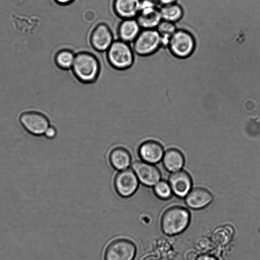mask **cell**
<instances>
[{
  "label": "cell",
  "mask_w": 260,
  "mask_h": 260,
  "mask_svg": "<svg viewBox=\"0 0 260 260\" xmlns=\"http://www.w3.org/2000/svg\"><path fill=\"white\" fill-rule=\"evenodd\" d=\"M71 70L79 81L84 83H91L95 82L99 77L100 64L93 54L81 51L75 54Z\"/></svg>",
  "instance_id": "1"
},
{
  "label": "cell",
  "mask_w": 260,
  "mask_h": 260,
  "mask_svg": "<svg viewBox=\"0 0 260 260\" xmlns=\"http://www.w3.org/2000/svg\"><path fill=\"white\" fill-rule=\"evenodd\" d=\"M190 214L185 208L174 206L164 213L161 219V228L167 235L173 236L181 233L188 227Z\"/></svg>",
  "instance_id": "2"
},
{
  "label": "cell",
  "mask_w": 260,
  "mask_h": 260,
  "mask_svg": "<svg viewBox=\"0 0 260 260\" xmlns=\"http://www.w3.org/2000/svg\"><path fill=\"white\" fill-rule=\"evenodd\" d=\"M109 64L118 70L131 68L134 62V52L129 43L119 39L114 41L106 51Z\"/></svg>",
  "instance_id": "3"
},
{
  "label": "cell",
  "mask_w": 260,
  "mask_h": 260,
  "mask_svg": "<svg viewBox=\"0 0 260 260\" xmlns=\"http://www.w3.org/2000/svg\"><path fill=\"white\" fill-rule=\"evenodd\" d=\"M167 47L173 56L178 58L184 59L194 52L196 41L194 36L189 31L177 29L170 39Z\"/></svg>",
  "instance_id": "4"
},
{
  "label": "cell",
  "mask_w": 260,
  "mask_h": 260,
  "mask_svg": "<svg viewBox=\"0 0 260 260\" xmlns=\"http://www.w3.org/2000/svg\"><path fill=\"white\" fill-rule=\"evenodd\" d=\"M132 43L134 52L142 56L152 55L162 47L161 38L156 28L142 29Z\"/></svg>",
  "instance_id": "5"
},
{
  "label": "cell",
  "mask_w": 260,
  "mask_h": 260,
  "mask_svg": "<svg viewBox=\"0 0 260 260\" xmlns=\"http://www.w3.org/2000/svg\"><path fill=\"white\" fill-rule=\"evenodd\" d=\"M19 119L24 128L35 136L44 135L50 126L48 117L44 113L38 111H24L20 114Z\"/></svg>",
  "instance_id": "6"
},
{
  "label": "cell",
  "mask_w": 260,
  "mask_h": 260,
  "mask_svg": "<svg viewBox=\"0 0 260 260\" xmlns=\"http://www.w3.org/2000/svg\"><path fill=\"white\" fill-rule=\"evenodd\" d=\"M136 19L142 29L156 28L162 20L159 8L153 0H141L140 11Z\"/></svg>",
  "instance_id": "7"
},
{
  "label": "cell",
  "mask_w": 260,
  "mask_h": 260,
  "mask_svg": "<svg viewBox=\"0 0 260 260\" xmlns=\"http://www.w3.org/2000/svg\"><path fill=\"white\" fill-rule=\"evenodd\" d=\"M136 253L135 245L131 241L119 239L113 241L105 252V260H133Z\"/></svg>",
  "instance_id": "8"
},
{
  "label": "cell",
  "mask_w": 260,
  "mask_h": 260,
  "mask_svg": "<svg viewBox=\"0 0 260 260\" xmlns=\"http://www.w3.org/2000/svg\"><path fill=\"white\" fill-rule=\"evenodd\" d=\"M139 181L132 169L120 171L115 176L114 181L115 189L123 198H128L137 191Z\"/></svg>",
  "instance_id": "9"
},
{
  "label": "cell",
  "mask_w": 260,
  "mask_h": 260,
  "mask_svg": "<svg viewBox=\"0 0 260 260\" xmlns=\"http://www.w3.org/2000/svg\"><path fill=\"white\" fill-rule=\"evenodd\" d=\"M132 170L139 182L146 186H154L160 180V173L153 164L144 161H136L132 164Z\"/></svg>",
  "instance_id": "10"
},
{
  "label": "cell",
  "mask_w": 260,
  "mask_h": 260,
  "mask_svg": "<svg viewBox=\"0 0 260 260\" xmlns=\"http://www.w3.org/2000/svg\"><path fill=\"white\" fill-rule=\"evenodd\" d=\"M114 41L112 32L105 23L97 24L90 34V44L98 52H106Z\"/></svg>",
  "instance_id": "11"
},
{
  "label": "cell",
  "mask_w": 260,
  "mask_h": 260,
  "mask_svg": "<svg viewBox=\"0 0 260 260\" xmlns=\"http://www.w3.org/2000/svg\"><path fill=\"white\" fill-rule=\"evenodd\" d=\"M169 183L172 192L179 198H184L190 191L192 181L189 175L184 171H178L171 174Z\"/></svg>",
  "instance_id": "12"
},
{
  "label": "cell",
  "mask_w": 260,
  "mask_h": 260,
  "mask_svg": "<svg viewBox=\"0 0 260 260\" xmlns=\"http://www.w3.org/2000/svg\"><path fill=\"white\" fill-rule=\"evenodd\" d=\"M138 153L143 161L151 164L158 162L164 154L161 145L153 140L143 142L139 147Z\"/></svg>",
  "instance_id": "13"
},
{
  "label": "cell",
  "mask_w": 260,
  "mask_h": 260,
  "mask_svg": "<svg viewBox=\"0 0 260 260\" xmlns=\"http://www.w3.org/2000/svg\"><path fill=\"white\" fill-rule=\"evenodd\" d=\"M141 0H114L113 10L122 19L136 18L140 9Z\"/></svg>",
  "instance_id": "14"
},
{
  "label": "cell",
  "mask_w": 260,
  "mask_h": 260,
  "mask_svg": "<svg viewBox=\"0 0 260 260\" xmlns=\"http://www.w3.org/2000/svg\"><path fill=\"white\" fill-rule=\"evenodd\" d=\"M142 28L136 18L124 19L117 29L119 39L127 43H133Z\"/></svg>",
  "instance_id": "15"
},
{
  "label": "cell",
  "mask_w": 260,
  "mask_h": 260,
  "mask_svg": "<svg viewBox=\"0 0 260 260\" xmlns=\"http://www.w3.org/2000/svg\"><path fill=\"white\" fill-rule=\"evenodd\" d=\"M213 197L211 193L203 188H195L190 190L185 197L187 205L193 209L206 207L211 203Z\"/></svg>",
  "instance_id": "16"
},
{
  "label": "cell",
  "mask_w": 260,
  "mask_h": 260,
  "mask_svg": "<svg viewBox=\"0 0 260 260\" xmlns=\"http://www.w3.org/2000/svg\"><path fill=\"white\" fill-rule=\"evenodd\" d=\"M109 159L113 168L119 171L128 169L132 160L128 151L121 147H117L112 149Z\"/></svg>",
  "instance_id": "17"
},
{
  "label": "cell",
  "mask_w": 260,
  "mask_h": 260,
  "mask_svg": "<svg viewBox=\"0 0 260 260\" xmlns=\"http://www.w3.org/2000/svg\"><path fill=\"white\" fill-rule=\"evenodd\" d=\"M162 162L165 168L169 171L175 172L180 171L184 164L182 153L176 149H170L164 154Z\"/></svg>",
  "instance_id": "18"
},
{
  "label": "cell",
  "mask_w": 260,
  "mask_h": 260,
  "mask_svg": "<svg viewBox=\"0 0 260 260\" xmlns=\"http://www.w3.org/2000/svg\"><path fill=\"white\" fill-rule=\"evenodd\" d=\"M234 232L233 227L230 225L219 226L212 233L211 240L216 246H225L232 240Z\"/></svg>",
  "instance_id": "19"
},
{
  "label": "cell",
  "mask_w": 260,
  "mask_h": 260,
  "mask_svg": "<svg viewBox=\"0 0 260 260\" xmlns=\"http://www.w3.org/2000/svg\"><path fill=\"white\" fill-rule=\"evenodd\" d=\"M159 11L162 20L175 23L182 18L184 14L182 7L176 3L162 6Z\"/></svg>",
  "instance_id": "20"
},
{
  "label": "cell",
  "mask_w": 260,
  "mask_h": 260,
  "mask_svg": "<svg viewBox=\"0 0 260 260\" xmlns=\"http://www.w3.org/2000/svg\"><path fill=\"white\" fill-rule=\"evenodd\" d=\"M75 54L72 51L63 49L58 51L56 54L55 61L57 66L63 69H71L73 66Z\"/></svg>",
  "instance_id": "21"
},
{
  "label": "cell",
  "mask_w": 260,
  "mask_h": 260,
  "mask_svg": "<svg viewBox=\"0 0 260 260\" xmlns=\"http://www.w3.org/2000/svg\"><path fill=\"white\" fill-rule=\"evenodd\" d=\"M156 29L161 36L162 46L167 47L170 39L177 29L175 23L162 20Z\"/></svg>",
  "instance_id": "22"
},
{
  "label": "cell",
  "mask_w": 260,
  "mask_h": 260,
  "mask_svg": "<svg viewBox=\"0 0 260 260\" xmlns=\"http://www.w3.org/2000/svg\"><path fill=\"white\" fill-rule=\"evenodd\" d=\"M153 191L155 195L161 200L169 199L173 193L169 183L160 180L154 186Z\"/></svg>",
  "instance_id": "23"
},
{
  "label": "cell",
  "mask_w": 260,
  "mask_h": 260,
  "mask_svg": "<svg viewBox=\"0 0 260 260\" xmlns=\"http://www.w3.org/2000/svg\"><path fill=\"white\" fill-rule=\"evenodd\" d=\"M213 244L211 239L203 236L198 238L196 240L194 247L197 251L202 253H207L213 248Z\"/></svg>",
  "instance_id": "24"
},
{
  "label": "cell",
  "mask_w": 260,
  "mask_h": 260,
  "mask_svg": "<svg viewBox=\"0 0 260 260\" xmlns=\"http://www.w3.org/2000/svg\"><path fill=\"white\" fill-rule=\"evenodd\" d=\"M196 250L188 249L185 251L184 254L185 260H196L198 257V253Z\"/></svg>",
  "instance_id": "25"
},
{
  "label": "cell",
  "mask_w": 260,
  "mask_h": 260,
  "mask_svg": "<svg viewBox=\"0 0 260 260\" xmlns=\"http://www.w3.org/2000/svg\"><path fill=\"white\" fill-rule=\"evenodd\" d=\"M57 134V132L55 127L50 126L46 131L45 132L44 135L45 137L48 139H53L54 138Z\"/></svg>",
  "instance_id": "26"
},
{
  "label": "cell",
  "mask_w": 260,
  "mask_h": 260,
  "mask_svg": "<svg viewBox=\"0 0 260 260\" xmlns=\"http://www.w3.org/2000/svg\"><path fill=\"white\" fill-rule=\"evenodd\" d=\"M196 260H218L214 256L207 253H202L198 255Z\"/></svg>",
  "instance_id": "27"
},
{
  "label": "cell",
  "mask_w": 260,
  "mask_h": 260,
  "mask_svg": "<svg viewBox=\"0 0 260 260\" xmlns=\"http://www.w3.org/2000/svg\"><path fill=\"white\" fill-rule=\"evenodd\" d=\"M157 2L162 6L176 3L177 0H157Z\"/></svg>",
  "instance_id": "28"
},
{
  "label": "cell",
  "mask_w": 260,
  "mask_h": 260,
  "mask_svg": "<svg viewBox=\"0 0 260 260\" xmlns=\"http://www.w3.org/2000/svg\"><path fill=\"white\" fill-rule=\"evenodd\" d=\"M57 4L60 5H67L70 4L74 0H54Z\"/></svg>",
  "instance_id": "29"
},
{
  "label": "cell",
  "mask_w": 260,
  "mask_h": 260,
  "mask_svg": "<svg viewBox=\"0 0 260 260\" xmlns=\"http://www.w3.org/2000/svg\"><path fill=\"white\" fill-rule=\"evenodd\" d=\"M143 260H159V258L155 255H149L145 257Z\"/></svg>",
  "instance_id": "30"
}]
</instances>
